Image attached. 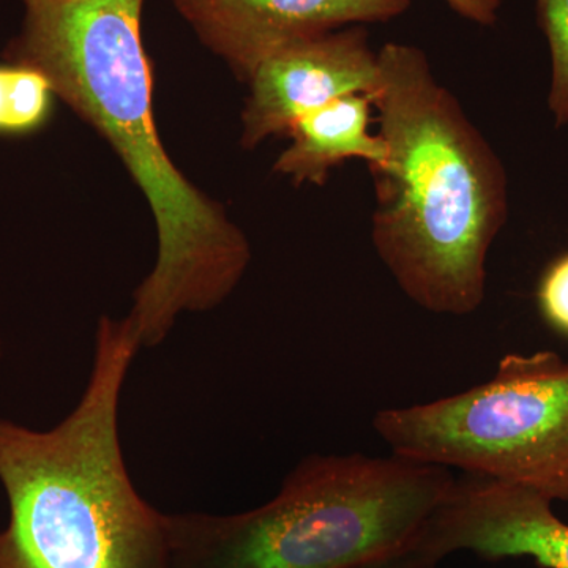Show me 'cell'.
I'll list each match as a JSON object with an SVG mask.
<instances>
[{"mask_svg":"<svg viewBox=\"0 0 568 568\" xmlns=\"http://www.w3.org/2000/svg\"><path fill=\"white\" fill-rule=\"evenodd\" d=\"M145 0H22L3 59L31 67L91 123L144 194L159 254L129 313L141 347L166 342L183 313L219 308L252 264V245L222 204L193 185L164 149L153 114Z\"/></svg>","mask_w":568,"mask_h":568,"instance_id":"obj_1","label":"cell"},{"mask_svg":"<svg viewBox=\"0 0 568 568\" xmlns=\"http://www.w3.org/2000/svg\"><path fill=\"white\" fill-rule=\"evenodd\" d=\"M369 99L387 160L369 173L372 241L426 312L467 316L487 293V257L508 216L506 168L420 48L384 44Z\"/></svg>","mask_w":568,"mask_h":568,"instance_id":"obj_2","label":"cell"},{"mask_svg":"<svg viewBox=\"0 0 568 568\" xmlns=\"http://www.w3.org/2000/svg\"><path fill=\"white\" fill-rule=\"evenodd\" d=\"M141 343L129 317L102 316L80 402L54 428L0 418L9 523L0 568H174L168 514L133 485L119 413Z\"/></svg>","mask_w":568,"mask_h":568,"instance_id":"obj_3","label":"cell"},{"mask_svg":"<svg viewBox=\"0 0 568 568\" xmlns=\"http://www.w3.org/2000/svg\"><path fill=\"white\" fill-rule=\"evenodd\" d=\"M454 477L395 454L310 455L264 506L168 514L173 566L351 568L409 551Z\"/></svg>","mask_w":568,"mask_h":568,"instance_id":"obj_4","label":"cell"},{"mask_svg":"<svg viewBox=\"0 0 568 568\" xmlns=\"http://www.w3.org/2000/svg\"><path fill=\"white\" fill-rule=\"evenodd\" d=\"M392 454L480 474L568 504V362L507 354L488 383L373 418Z\"/></svg>","mask_w":568,"mask_h":568,"instance_id":"obj_5","label":"cell"},{"mask_svg":"<svg viewBox=\"0 0 568 568\" xmlns=\"http://www.w3.org/2000/svg\"><path fill=\"white\" fill-rule=\"evenodd\" d=\"M413 551L435 562L470 551L487 560L529 558L544 568H568V525L532 489L462 473Z\"/></svg>","mask_w":568,"mask_h":568,"instance_id":"obj_6","label":"cell"},{"mask_svg":"<svg viewBox=\"0 0 568 568\" xmlns=\"http://www.w3.org/2000/svg\"><path fill=\"white\" fill-rule=\"evenodd\" d=\"M379 63L365 26L294 41L253 71L242 112V148L287 136L298 119L339 97L376 89Z\"/></svg>","mask_w":568,"mask_h":568,"instance_id":"obj_7","label":"cell"},{"mask_svg":"<svg viewBox=\"0 0 568 568\" xmlns=\"http://www.w3.org/2000/svg\"><path fill=\"white\" fill-rule=\"evenodd\" d=\"M235 77L248 81L268 55L294 41L349 26L390 22L410 0H168Z\"/></svg>","mask_w":568,"mask_h":568,"instance_id":"obj_8","label":"cell"},{"mask_svg":"<svg viewBox=\"0 0 568 568\" xmlns=\"http://www.w3.org/2000/svg\"><path fill=\"white\" fill-rule=\"evenodd\" d=\"M373 111L369 95L353 93L308 112L287 133L293 142L276 159L275 173L297 185L323 186L347 160H362L369 170L383 166L388 151L383 136L372 132Z\"/></svg>","mask_w":568,"mask_h":568,"instance_id":"obj_9","label":"cell"},{"mask_svg":"<svg viewBox=\"0 0 568 568\" xmlns=\"http://www.w3.org/2000/svg\"><path fill=\"white\" fill-rule=\"evenodd\" d=\"M54 97L40 71L0 63V136L37 132L50 119Z\"/></svg>","mask_w":568,"mask_h":568,"instance_id":"obj_10","label":"cell"},{"mask_svg":"<svg viewBox=\"0 0 568 568\" xmlns=\"http://www.w3.org/2000/svg\"><path fill=\"white\" fill-rule=\"evenodd\" d=\"M537 20L551 55L548 110L558 129L568 125V0H536Z\"/></svg>","mask_w":568,"mask_h":568,"instance_id":"obj_11","label":"cell"},{"mask_svg":"<svg viewBox=\"0 0 568 568\" xmlns=\"http://www.w3.org/2000/svg\"><path fill=\"white\" fill-rule=\"evenodd\" d=\"M538 305L545 320L568 335V254L556 261L541 280Z\"/></svg>","mask_w":568,"mask_h":568,"instance_id":"obj_12","label":"cell"},{"mask_svg":"<svg viewBox=\"0 0 568 568\" xmlns=\"http://www.w3.org/2000/svg\"><path fill=\"white\" fill-rule=\"evenodd\" d=\"M463 20L491 28L499 18L503 0H444Z\"/></svg>","mask_w":568,"mask_h":568,"instance_id":"obj_13","label":"cell"},{"mask_svg":"<svg viewBox=\"0 0 568 568\" xmlns=\"http://www.w3.org/2000/svg\"><path fill=\"white\" fill-rule=\"evenodd\" d=\"M351 568H439V562L426 559L409 549V551L398 552V555L387 556V558L372 560V562Z\"/></svg>","mask_w":568,"mask_h":568,"instance_id":"obj_14","label":"cell"},{"mask_svg":"<svg viewBox=\"0 0 568 568\" xmlns=\"http://www.w3.org/2000/svg\"><path fill=\"white\" fill-rule=\"evenodd\" d=\"M0 355H2V338H0Z\"/></svg>","mask_w":568,"mask_h":568,"instance_id":"obj_15","label":"cell"}]
</instances>
